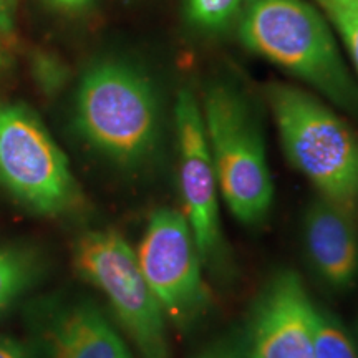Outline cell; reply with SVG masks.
Returning <instances> with one entry per match:
<instances>
[{
    "instance_id": "d6986e66",
    "label": "cell",
    "mask_w": 358,
    "mask_h": 358,
    "mask_svg": "<svg viewBox=\"0 0 358 358\" xmlns=\"http://www.w3.org/2000/svg\"><path fill=\"white\" fill-rule=\"evenodd\" d=\"M57 7L66 8V10H78V8L87 7L92 0H52Z\"/></svg>"
},
{
    "instance_id": "7c38bea8",
    "label": "cell",
    "mask_w": 358,
    "mask_h": 358,
    "mask_svg": "<svg viewBox=\"0 0 358 358\" xmlns=\"http://www.w3.org/2000/svg\"><path fill=\"white\" fill-rule=\"evenodd\" d=\"M315 358H358V350L347 329L329 308L317 306Z\"/></svg>"
},
{
    "instance_id": "5bb4252c",
    "label": "cell",
    "mask_w": 358,
    "mask_h": 358,
    "mask_svg": "<svg viewBox=\"0 0 358 358\" xmlns=\"http://www.w3.org/2000/svg\"><path fill=\"white\" fill-rule=\"evenodd\" d=\"M244 0H185L186 19L203 32H221L243 7Z\"/></svg>"
},
{
    "instance_id": "3957f363",
    "label": "cell",
    "mask_w": 358,
    "mask_h": 358,
    "mask_svg": "<svg viewBox=\"0 0 358 358\" xmlns=\"http://www.w3.org/2000/svg\"><path fill=\"white\" fill-rule=\"evenodd\" d=\"M266 96L290 164L317 194L358 216V136L319 98L287 83H271Z\"/></svg>"
},
{
    "instance_id": "8992f818",
    "label": "cell",
    "mask_w": 358,
    "mask_h": 358,
    "mask_svg": "<svg viewBox=\"0 0 358 358\" xmlns=\"http://www.w3.org/2000/svg\"><path fill=\"white\" fill-rule=\"evenodd\" d=\"M0 182L40 214H64L82 201L69 161L29 110L0 103Z\"/></svg>"
},
{
    "instance_id": "2e32d148",
    "label": "cell",
    "mask_w": 358,
    "mask_h": 358,
    "mask_svg": "<svg viewBox=\"0 0 358 358\" xmlns=\"http://www.w3.org/2000/svg\"><path fill=\"white\" fill-rule=\"evenodd\" d=\"M198 358H248L245 338H224L204 350Z\"/></svg>"
},
{
    "instance_id": "6da1fadb",
    "label": "cell",
    "mask_w": 358,
    "mask_h": 358,
    "mask_svg": "<svg viewBox=\"0 0 358 358\" xmlns=\"http://www.w3.org/2000/svg\"><path fill=\"white\" fill-rule=\"evenodd\" d=\"M239 37L249 50L303 80L335 105L358 108V88L334 35L306 0H249Z\"/></svg>"
},
{
    "instance_id": "ffe728a7",
    "label": "cell",
    "mask_w": 358,
    "mask_h": 358,
    "mask_svg": "<svg viewBox=\"0 0 358 358\" xmlns=\"http://www.w3.org/2000/svg\"><path fill=\"white\" fill-rule=\"evenodd\" d=\"M357 335H358V327H357Z\"/></svg>"
},
{
    "instance_id": "8fae6325",
    "label": "cell",
    "mask_w": 358,
    "mask_h": 358,
    "mask_svg": "<svg viewBox=\"0 0 358 358\" xmlns=\"http://www.w3.org/2000/svg\"><path fill=\"white\" fill-rule=\"evenodd\" d=\"M53 358H131L100 310L78 306L62 313L50 332Z\"/></svg>"
},
{
    "instance_id": "4fadbf2b",
    "label": "cell",
    "mask_w": 358,
    "mask_h": 358,
    "mask_svg": "<svg viewBox=\"0 0 358 358\" xmlns=\"http://www.w3.org/2000/svg\"><path fill=\"white\" fill-rule=\"evenodd\" d=\"M34 274L32 257L15 249H0V310L32 282Z\"/></svg>"
},
{
    "instance_id": "5b68a950",
    "label": "cell",
    "mask_w": 358,
    "mask_h": 358,
    "mask_svg": "<svg viewBox=\"0 0 358 358\" xmlns=\"http://www.w3.org/2000/svg\"><path fill=\"white\" fill-rule=\"evenodd\" d=\"M73 259L80 274L106 295L141 357L169 358L166 315L127 239L110 229L88 231L75 243Z\"/></svg>"
},
{
    "instance_id": "e0dca14e",
    "label": "cell",
    "mask_w": 358,
    "mask_h": 358,
    "mask_svg": "<svg viewBox=\"0 0 358 358\" xmlns=\"http://www.w3.org/2000/svg\"><path fill=\"white\" fill-rule=\"evenodd\" d=\"M17 0H0V35L12 34L15 25Z\"/></svg>"
},
{
    "instance_id": "52a82bcc",
    "label": "cell",
    "mask_w": 358,
    "mask_h": 358,
    "mask_svg": "<svg viewBox=\"0 0 358 358\" xmlns=\"http://www.w3.org/2000/svg\"><path fill=\"white\" fill-rule=\"evenodd\" d=\"M178 148V185L182 216L198 245L204 267L214 275L229 272V249L219 213V182L214 168L201 101L191 88H181L174 105Z\"/></svg>"
},
{
    "instance_id": "ba28073f",
    "label": "cell",
    "mask_w": 358,
    "mask_h": 358,
    "mask_svg": "<svg viewBox=\"0 0 358 358\" xmlns=\"http://www.w3.org/2000/svg\"><path fill=\"white\" fill-rule=\"evenodd\" d=\"M141 272L166 320L187 329L211 302L204 264L181 211L161 208L151 214L136 252Z\"/></svg>"
},
{
    "instance_id": "7a4b0ae2",
    "label": "cell",
    "mask_w": 358,
    "mask_h": 358,
    "mask_svg": "<svg viewBox=\"0 0 358 358\" xmlns=\"http://www.w3.org/2000/svg\"><path fill=\"white\" fill-rule=\"evenodd\" d=\"M201 110L221 198L237 221L259 226L271 214L275 189L256 108L239 85L216 78Z\"/></svg>"
},
{
    "instance_id": "9a60e30c",
    "label": "cell",
    "mask_w": 358,
    "mask_h": 358,
    "mask_svg": "<svg viewBox=\"0 0 358 358\" xmlns=\"http://www.w3.org/2000/svg\"><path fill=\"white\" fill-rule=\"evenodd\" d=\"M342 35L358 70V0H317Z\"/></svg>"
},
{
    "instance_id": "277c9868",
    "label": "cell",
    "mask_w": 358,
    "mask_h": 358,
    "mask_svg": "<svg viewBox=\"0 0 358 358\" xmlns=\"http://www.w3.org/2000/svg\"><path fill=\"white\" fill-rule=\"evenodd\" d=\"M75 113L85 140L122 166L146 163L159 145L156 90L143 71L123 62H100L83 75Z\"/></svg>"
},
{
    "instance_id": "ac0fdd59",
    "label": "cell",
    "mask_w": 358,
    "mask_h": 358,
    "mask_svg": "<svg viewBox=\"0 0 358 358\" xmlns=\"http://www.w3.org/2000/svg\"><path fill=\"white\" fill-rule=\"evenodd\" d=\"M0 358H29V353L17 340L0 337Z\"/></svg>"
},
{
    "instance_id": "30bf717a",
    "label": "cell",
    "mask_w": 358,
    "mask_h": 358,
    "mask_svg": "<svg viewBox=\"0 0 358 358\" xmlns=\"http://www.w3.org/2000/svg\"><path fill=\"white\" fill-rule=\"evenodd\" d=\"M302 241L313 274L334 292L358 282V216L317 194L302 219Z\"/></svg>"
},
{
    "instance_id": "9c48e42d",
    "label": "cell",
    "mask_w": 358,
    "mask_h": 358,
    "mask_svg": "<svg viewBox=\"0 0 358 358\" xmlns=\"http://www.w3.org/2000/svg\"><path fill=\"white\" fill-rule=\"evenodd\" d=\"M315 329L317 306L301 275L287 268L275 272L252 308L248 358H315Z\"/></svg>"
}]
</instances>
